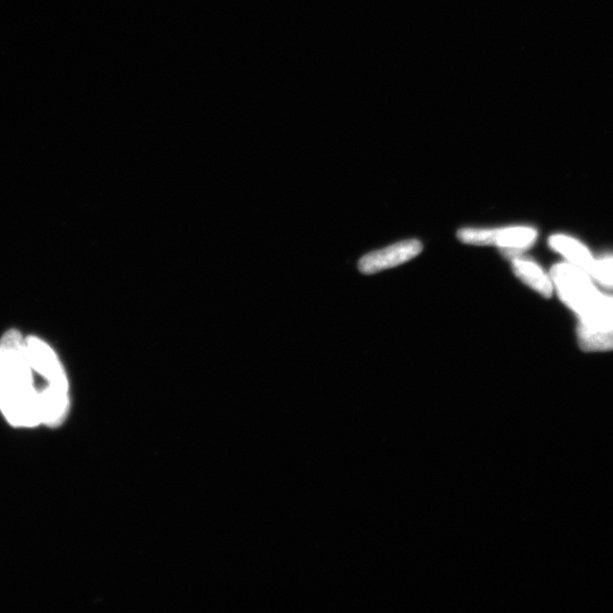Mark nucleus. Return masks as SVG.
<instances>
[{
    "label": "nucleus",
    "instance_id": "1",
    "mask_svg": "<svg viewBox=\"0 0 613 613\" xmlns=\"http://www.w3.org/2000/svg\"><path fill=\"white\" fill-rule=\"evenodd\" d=\"M71 408L62 361L47 342L11 330L0 340V414L16 428L61 426Z\"/></svg>",
    "mask_w": 613,
    "mask_h": 613
},
{
    "label": "nucleus",
    "instance_id": "2",
    "mask_svg": "<svg viewBox=\"0 0 613 613\" xmlns=\"http://www.w3.org/2000/svg\"><path fill=\"white\" fill-rule=\"evenodd\" d=\"M551 279L561 300L578 316L584 314L600 297L590 274L569 263L554 266Z\"/></svg>",
    "mask_w": 613,
    "mask_h": 613
},
{
    "label": "nucleus",
    "instance_id": "3",
    "mask_svg": "<svg viewBox=\"0 0 613 613\" xmlns=\"http://www.w3.org/2000/svg\"><path fill=\"white\" fill-rule=\"evenodd\" d=\"M457 237L467 245L498 247L507 258L512 259L533 246L537 231L529 226L501 229L467 228L459 230Z\"/></svg>",
    "mask_w": 613,
    "mask_h": 613
},
{
    "label": "nucleus",
    "instance_id": "4",
    "mask_svg": "<svg viewBox=\"0 0 613 613\" xmlns=\"http://www.w3.org/2000/svg\"><path fill=\"white\" fill-rule=\"evenodd\" d=\"M423 245L417 240H406L388 248L373 251L359 260V271L366 275L376 274L409 262L422 253Z\"/></svg>",
    "mask_w": 613,
    "mask_h": 613
},
{
    "label": "nucleus",
    "instance_id": "5",
    "mask_svg": "<svg viewBox=\"0 0 613 613\" xmlns=\"http://www.w3.org/2000/svg\"><path fill=\"white\" fill-rule=\"evenodd\" d=\"M511 262L512 270L520 281L545 298L552 296L554 287L551 276L545 273L539 265L520 256L512 258Z\"/></svg>",
    "mask_w": 613,
    "mask_h": 613
},
{
    "label": "nucleus",
    "instance_id": "6",
    "mask_svg": "<svg viewBox=\"0 0 613 613\" xmlns=\"http://www.w3.org/2000/svg\"><path fill=\"white\" fill-rule=\"evenodd\" d=\"M549 245L557 253L564 256L569 264L590 273L595 258L583 243L568 237V235L556 234L550 238Z\"/></svg>",
    "mask_w": 613,
    "mask_h": 613
},
{
    "label": "nucleus",
    "instance_id": "7",
    "mask_svg": "<svg viewBox=\"0 0 613 613\" xmlns=\"http://www.w3.org/2000/svg\"><path fill=\"white\" fill-rule=\"evenodd\" d=\"M578 341L584 351L601 352L613 350V327L578 325Z\"/></svg>",
    "mask_w": 613,
    "mask_h": 613
},
{
    "label": "nucleus",
    "instance_id": "8",
    "mask_svg": "<svg viewBox=\"0 0 613 613\" xmlns=\"http://www.w3.org/2000/svg\"><path fill=\"white\" fill-rule=\"evenodd\" d=\"M579 318H581L579 323L586 325L613 327V297L600 295Z\"/></svg>",
    "mask_w": 613,
    "mask_h": 613
},
{
    "label": "nucleus",
    "instance_id": "9",
    "mask_svg": "<svg viewBox=\"0 0 613 613\" xmlns=\"http://www.w3.org/2000/svg\"><path fill=\"white\" fill-rule=\"evenodd\" d=\"M589 274L602 285L613 287V257L595 259Z\"/></svg>",
    "mask_w": 613,
    "mask_h": 613
}]
</instances>
